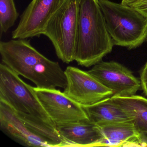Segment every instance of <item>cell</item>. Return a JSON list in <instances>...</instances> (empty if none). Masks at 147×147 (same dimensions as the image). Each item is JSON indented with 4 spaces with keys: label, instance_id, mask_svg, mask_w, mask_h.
Returning a JSON list of instances; mask_svg holds the SVG:
<instances>
[{
    "label": "cell",
    "instance_id": "obj_1",
    "mask_svg": "<svg viewBox=\"0 0 147 147\" xmlns=\"http://www.w3.org/2000/svg\"><path fill=\"white\" fill-rule=\"evenodd\" d=\"M2 63L19 75L43 89L64 88L67 85L65 71L58 63L42 55L26 39L1 42Z\"/></svg>",
    "mask_w": 147,
    "mask_h": 147
},
{
    "label": "cell",
    "instance_id": "obj_2",
    "mask_svg": "<svg viewBox=\"0 0 147 147\" xmlns=\"http://www.w3.org/2000/svg\"><path fill=\"white\" fill-rule=\"evenodd\" d=\"M113 46L98 0H79L75 61L82 67L93 66Z\"/></svg>",
    "mask_w": 147,
    "mask_h": 147
},
{
    "label": "cell",
    "instance_id": "obj_3",
    "mask_svg": "<svg viewBox=\"0 0 147 147\" xmlns=\"http://www.w3.org/2000/svg\"><path fill=\"white\" fill-rule=\"evenodd\" d=\"M114 45L136 49L147 38V18L132 7L110 0H98Z\"/></svg>",
    "mask_w": 147,
    "mask_h": 147
},
{
    "label": "cell",
    "instance_id": "obj_4",
    "mask_svg": "<svg viewBox=\"0 0 147 147\" xmlns=\"http://www.w3.org/2000/svg\"><path fill=\"white\" fill-rule=\"evenodd\" d=\"M79 0H63L47 23L43 35L51 41L63 62L75 61Z\"/></svg>",
    "mask_w": 147,
    "mask_h": 147
},
{
    "label": "cell",
    "instance_id": "obj_5",
    "mask_svg": "<svg viewBox=\"0 0 147 147\" xmlns=\"http://www.w3.org/2000/svg\"><path fill=\"white\" fill-rule=\"evenodd\" d=\"M0 100L15 111L32 115L55 125L38 100L34 87L3 63L0 64Z\"/></svg>",
    "mask_w": 147,
    "mask_h": 147
},
{
    "label": "cell",
    "instance_id": "obj_6",
    "mask_svg": "<svg viewBox=\"0 0 147 147\" xmlns=\"http://www.w3.org/2000/svg\"><path fill=\"white\" fill-rule=\"evenodd\" d=\"M67 85L63 93L82 106L89 105L111 97L113 93L88 71L72 66L65 70Z\"/></svg>",
    "mask_w": 147,
    "mask_h": 147
},
{
    "label": "cell",
    "instance_id": "obj_7",
    "mask_svg": "<svg viewBox=\"0 0 147 147\" xmlns=\"http://www.w3.org/2000/svg\"><path fill=\"white\" fill-rule=\"evenodd\" d=\"M40 103L56 126L89 120L82 105L60 90L34 87Z\"/></svg>",
    "mask_w": 147,
    "mask_h": 147
},
{
    "label": "cell",
    "instance_id": "obj_8",
    "mask_svg": "<svg viewBox=\"0 0 147 147\" xmlns=\"http://www.w3.org/2000/svg\"><path fill=\"white\" fill-rule=\"evenodd\" d=\"M88 72L111 89L113 96H132L142 88L140 80L127 68L116 62L101 61Z\"/></svg>",
    "mask_w": 147,
    "mask_h": 147
},
{
    "label": "cell",
    "instance_id": "obj_9",
    "mask_svg": "<svg viewBox=\"0 0 147 147\" xmlns=\"http://www.w3.org/2000/svg\"><path fill=\"white\" fill-rule=\"evenodd\" d=\"M63 0H32L21 15L13 39H26L43 35L50 19Z\"/></svg>",
    "mask_w": 147,
    "mask_h": 147
},
{
    "label": "cell",
    "instance_id": "obj_10",
    "mask_svg": "<svg viewBox=\"0 0 147 147\" xmlns=\"http://www.w3.org/2000/svg\"><path fill=\"white\" fill-rule=\"evenodd\" d=\"M0 128L13 141L26 147H50L44 139L32 132L12 108L0 100Z\"/></svg>",
    "mask_w": 147,
    "mask_h": 147
},
{
    "label": "cell",
    "instance_id": "obj_11",
    "mask_svg": "<svg viewBox=\"0 0 147 147\" xmlns=\"http://www.w3.org/2000/svg\"><path fill=\"white\" fill-rule=\"evenodd\" d=\"M56 127L63 141V147H94L104 137L98 126L89 120Z\"/></svg>",
    "mask_w": 147,
    "mask_h": 147
},
{
    "label": "cell",
    "instance_id": "obj_12",
    "mask_svg": "<svg viewBox=\"0 0 147 147\" xmlns=\"http://www.w3.org/2000/svg\"><path fill=\"white\" fill-rule=\"evenodd\" d=\"M98 126L104 137L97 146H142L140 133L131 122H113Z\"/></svg>",
    "mask_w": 147,
    "mask_h": 147
},
{
    "label": "cell",
    "instance_id": "obj_13",
    "mask_svg": "<svg viewBox=\"0 0 147 147\" xmlns=\"http://www.w3.org/2000/svg\"><path fill=\"white\" fill-rule=\"evenodd\" d=\"M82 107L90 122L97 125L113 122H131L133 119L128 113L113 103L111 97Z\"/></svg>",
    "mask_w": 147,
    "mask_h": 147
},
{
    "label": "cell",
    "instance_id": "obj_14",
    "mask_svg": "<svg viewBox=\"0 0 147 147\" xmlns=\"http://www.w3.org/2000/svg\"><path fill=\"white\" fill-rule=\"evenodd\" d=\"M111 99L132 117L131 122L138 131L147 132V99L134 95L123 97L112 96Z\"/></svg>",
    "mask_w": 147,
    "mask_h": 147
},
{
    "label": "cell",
    "instance_id": "obj_15",
    "mask_svg": "<svg viewBox=\"0 0 147 147\" xmlns=\"http://www.w3.org/2000/svg\"><path fill=\"white\" fill-rule=\"evenodd\" d=\"M15 112L32 132L45 140L50 147H63V141L55 125L32 115Z\"/></svg>",
    "mask_w": 147,
    "mask_h": 147
},
{
    "label": "cell",
    "instance_id": "obj_16",
    "mask_svg": "<svg viewBox=\"0 0 147 147\" xmlns=\"http://www.w3.org/2000/svg\"><path fill=\"white\" fill-rule=\"evenodd\" d=\"M14 0H0L1 35L6 33L14 24L18 18Z\"/></svg>",
    "mask_w": 147,
    "mask_h": 147
},
{
    "label": "cell",
    "instance_id": "obj_17",
    "mask_svg": "<svg viewBox=\"0 0 147 147\" xmlns=\"http://www.w3.org/2000/svg\"><path fill=\"white\" fill-rule=\"evenodd\" d=\"M140 82L144 93L147 96V62L140 72Z\"/></svg>",
    "mask_w": 147,
    "mask_h": 147
},
{
    "label": "cell",
    "instance_id": "obj_18",
    "mask_svg": "<svg viewBox=\"0 0 147 147\" xmlns=\"http://www.w3.org/2000/svg\"><path fill=\"white\" fill-rule=\"evenodd\" d=\"M132 7L147 18V0H141Z\"/></svg>",
    "mask_w": 147,
    "mask_h": 147
},
{
    "label": "cell",
    "instance_id": "obj_19",
    "mask_svg": "<svg viewBox=\"0 0 147 147\" xmlns=\"http://www.w3.org/2000/svg\"><path fill=\"white\" fill-rule=\"evenodd\" d=\"M140 140L142 146H147V132H140Z\"/></svg>",
    "mask_w": 147,
    "mask_h": 147
},
{
    "label": "cell",
    "instance_id": "obj_20",
    "mask_svg": "<svg viewBox=\"0 0 147 147\" xmlns=\"http://www.w3.org/2000/svg\"><path fill=\"white\" fill-rule=\"evenodd\" d=\"M141 0H122L121 3L129 6L132 7Z\"/></svg>",
    "mask_w": 147,
    "mask_h": 147
},
{
    "label": "cell",
    "instance_id": "obj_21",
    "mask_svg": "<svg viewBox=\"0 0 147 147\" xmlns=\"http://www.w3.org/2000/svg\"><path fill=\"white\" fill-rule=\"evenodd\" d=\"M146 41H147V39H146Z\"/></svg>",
    "mask_w": 147,
    "mask_h": 147
}]
</instances>
